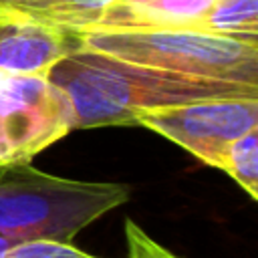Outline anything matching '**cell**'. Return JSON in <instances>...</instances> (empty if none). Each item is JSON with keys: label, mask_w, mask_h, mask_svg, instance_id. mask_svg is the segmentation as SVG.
Masks as SVG:
<instances>
[{"label": "cell", "mask_w": 258, "mask_h": 258, "mask_svg": "<svg viewBox=\"0 0 258 258\" xmlns=\"http://www.w3.org/2000/svg\"><path fill=\"white\" fill-rule=\"evenodd\" d=\"M0 258H97L71 242H52V240H28L10 244Z\"/></svg>", "instance_id": "8fae6325"}, {"label": "cell", "mask_w": 258, "mask_h": 258, "mask_svg": "<svg viewBox=\"0 0 258 258\" xmlns=\"http://www.w3.org/2000/svg\"><path fill=\"white\" fill-rule=\"evenodd\" d=\"M129 196L125 183L56 177L30 163L0 165V236L10 244L73 242L83 228L123 206Z\"/></svg>", "instance_id": "7a4b0ae2"}, {"label": "cell", "mask_w": 258, "mask_h": 258, "mask_svg": "<svg viewBox=\"0 0 258 258\" xmlns=\"http://www.w3.org/2000/svg\"><path fill=\"white\" fill-rule=\"evenodd\" d=\"M216 169L226 171L252 200H258V129L230 141Z\"/></svg>", "instance_id": "30bf717a"}, {"label": "cell", "mask_w": 258, "mask_h": 258, "mask_svg": "<svg viewBox=\"0 0 258 258\" xmlns=\"http://www.w3.org/2000/svg\"><path fill=\"white\" fill-rule=\"evenodd\" d=\"M214 0H113L85 30H200Z\"/></svg>", "instance_id": "52a82bcc"}, {"label": "cell", "mask_w": 258, "mask_h": 258, "mask_svg": "<svg viewBox=\"0 0 258 258\" xmlns=\"http://www.w3.org/2000/svg\"><path fill=\"white\" fill-rule=\"evenodd\" d=\"M111 2L113 0H20L0 8H12L62 28L85 30Z\"/></svg>", "instance_id": "ba28073f"}, {"label": "cell", "mask_w": 258, "mask_h": 258, "mask_svg": "<svg viewBox=\"0 0 258 258\" xmlns=\"http://www.w3.org/2000/svg\"><path fill=\"white\" fill-rule=\"evenodd\" d=\"M46 77L67 95L75 129L137 125L135 113L208 97H258V87L133 64L79 46Z\"/></svg>", "instance_id": "6da1fadb"}, {"label": "cell", "mask_w": 258, "mask_h": 258, "mask_svg": "<svg viewBox=\"0 0 258 258\" xmlns=\"http://www.w3.org/2000/svg\"><path fill=\"white\" fill-rule=\"evenodd\" d=\"M125 238L129 248V258H179L153 238H149L133 220L125 222Z\"/></svg>", "instance_id": "7c38bea8"}, {"label": "cell", "mask_w": 258, "mask_h": 258, "mask_svg": "<svg viewBox=\"0 0 258 258\" xmlns=\"http://www.w3.org/2000/svg\"><path fill=\"white\" fill-rule=\"evenodd\" d=\"M83 48L187 77L258 87V40L202 30H77Z\"/></svg>", "instance_id": "3957f363"}, {"label": "cell", "mask_w": 258, "mask_h": 258, "mask_svg": "<svg viewBox=\"0 0 258 258\" xmlns=\"http://www.w3.org/2000/svg\"><path fill=\"white\" fill-rule=\"evenodd\" d=\"M200 30L258 40V0H214Z\"/></svg>", "instance_id": "9c48e42d"}, {"label": "cell", "mask_w": 258, "mask_h": 258, "mask_svg": "<svg viewBox=\"0 0 258 258\" xmlns=\"http://www.w3.org/2000/svg\"><path fill=\"white\" fill-rule=\"evenodd\" d=\"M135 121L139 127L177 143L206 165L216 167L230 141L258 129V97H208L149 107L139 109Z\"/></svg>", "instance_id": "5b68a950"}, {"label": "cell", "mask_w": 258, "mask_h": 258, "mask_svg": "<svg viewBox=\"0 0 258 258\" xmlns=\"http://www.w3.org/2000/svg\"><path fill=\"white\" fill-rule=\"evenodd\" d=\"M14 2H20V0H0V6H8V4H14Z\"/></svg>", "instance_id": "5bb4252c"}, {"label": "cell", "mask_w": 258, "mask_h": 258, "mask_svg": "<svg viewBox=\"0 0 258 258\" xmlns=\"http://www.w3.org/2000/svg\"><path fill=\"white\" fill-rule=\"evenodd\" d=\"M8 246H10V242H8V240H4V238H2V236H0V256H2V254H4V250H6V248H8Z\"/></svg>", "instance_id": "4fadbf2b"}, {"label": "cell", "mask_w": 258, "mask_h": 258, "mask_svg": "<svg viewBox=\"0 0 258 258\" xmlns=\"http://www.w3.org/2000/svg\"><path fill=\"white\" fill-rule=\"evenodd\" d=\"M73 129V107L46 75L0 73V165L30 163Z\"/></svg>", "instance_id": "277c9868"}, {"label": "cell", "mask_w": 258, "mask_h": 258, "mask_svg": "<svg viewBox=\"0 0 258 258\" xmlns=\"http://www.w3.org/2000/svg\"><path fill=\"white\" fill-rule=\"evenodd\" d=\"M79 46L77 30L0 8V73L4 75H46Z\"/></svg>", "instance_id": "8992f818"}]
</instances>
